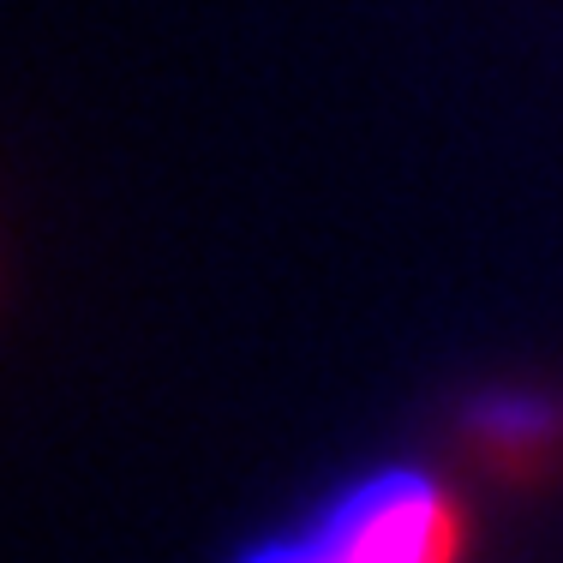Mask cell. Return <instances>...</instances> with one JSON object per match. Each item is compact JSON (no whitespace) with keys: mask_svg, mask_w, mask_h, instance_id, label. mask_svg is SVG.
Returning a JSON list of instances; mask_svg holds the SVG:
<instances>
[{"mask_svg":"<svg viewBox=\"0 0 563 563\" xmlns=\"http://www.w3.org/2000/svg\"><path fill=\"white\" fill-rule=\"evenodd\" d=\"M474 509L432 462H372L228 563H474Z\"/></svg>","mask_w":563,"mask_h":563,"instance_id":"6da1fadb","label":"cell"}]
</instances>
